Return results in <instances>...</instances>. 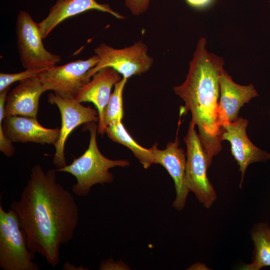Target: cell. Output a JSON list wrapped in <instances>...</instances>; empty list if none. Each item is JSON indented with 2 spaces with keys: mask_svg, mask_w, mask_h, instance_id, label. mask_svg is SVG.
<instances>
[{
  "mask_svg": "<svg viewBox=\"0 0 270 270\" xmlns=\"http://www.w3.org/2000/svg\"><path fill=\"white\" fill-rule=\"evenodd\" d=\"M56 172L55 169L45 172L40 165H35L20 199L10 204L28 250L42 255L53 267L60 262L61 245L72 240L78 222L75 199L56 182Z\"/></svg>",
  "mask_w": 270,
  "mask_h": 270,
  "instance_id": "cell-1",
  "label": "cell"
},
{
  "mask_svg": "<svg viewBox=\"0 0 270 270\" xmlns=\"http://www.w3.org/2000/svg\"><path fill=\"white\" fill-rule=\"evenodd\" d=\"M205 38L199 40L190 62L184 82L174 87V93L184 102V112L190 111L198 130L208 168L222 149V128L218 120L220 76L224 61L206 48Z\"/></svg>",
  "mask_w": 270,
  "mask_h": 270,
  "instance_id": "cell-2",
  "label": "cell"
},
{
  "mask_svg": "<svg viewBox=\"0 0 270 270\" xmlns=\"http://www.w3.org/2000/svg\"><path fill=\"white\" fill-rule=\"evenodd\" d=\"M84 128L90 133L88 148L70 164L56 169V172H68L76 178V182L72 186V190L79 196H86L94 185L112 182L114 176L108 171L110 168L130 164L128 160H110L100 152L96 142L98 127L95 122L86 123Z\"/></svg>",
  "mask_w": 270,
  "mask_h": 270,
  "instance_id": "cell-3",
  "label": "cell"
},
{
  "mask_svg": "<svg viewBox=\"0 0 270 270\" xmlns=\"http://www.w3.org/2000/svg\"><path fill=\"white\" fill-rule=\"evenodd\" d=\"M19 218L11 208L6 212L0 204V268L4 270H38L32 261Z\"/></svg>",
  "mask_w": 270,
  "mask_h": 270,
  "instance_id": "cell-4",
  "label": "cell"
},
{
  "mask_svg": "<svg viewBox=\"0 0 270 270\" xmlns=\"http://www.w3.org/2000/svg\"><path fill=\"white\" fill-rule=\"evenodd\" d=\"M94 52L99 59L97 64L88 72L89 80L105 67L114 68L128 79L147 72L154 62L153 58L148 54L147 46L142 40L123 48H114L102 42L94 49Z\"/></svg>",
  "mask_w": 270,
  "mask_h": 270,
  "instance_id": "cell-5",
  "label": "cell"
},
{
  "mask_svg": "<svg viewBox=\"0 0 270 270\" xmlns=\"http://www.w3.org/2000/svg\"><path fill=\"white\" fill-rule=\"evenodd\" d=\"M195 124L190 122L184 140L186 144V184L199 202L206 208H210L217 198L216 192L207 176L208 168L206 155Z\"/></svg>",
  "mask_w": 270,
  "mask_h": 270,
  "instance_id": "cell-6",
  "label": "cell"
},
{
  "mask_svg": "<svg viewBox=\"0 0 270 270\" xmlns=\"http://www.w3.org/2000/svg\"><path fill=\"white\" fill-rule=\"evenodd\" d=\"M16 32L20 60L26 70L42 72L60 60V56L44 48L38 23L24 10H20L18 14Z\"/></svg>",
  "mask_w": 270,
  "mask_h": 270,
  "instance_id": "cell-7",
  "label": "cell"
},
{
  "mask_svg": "<svg viewBox=\"0 0 270 270\" xmlns=\"http://www.w3.org/2000/svg\"><path fill=\"white\" fill-rule=\"evenodd\" d=\"M94 54L88 58L78 60L66 64L52 67L38 73L36 77L48 90L64 98H75L80 89L90 81L87 74L98 62Z\"/></svg>",
  "mask_w": 270,
  "mask_h": 270,
  "instance_id": "cell-8",
  "label": "cell"
},
{
  "mask_svg": "<svg viewBox=\"0 0 270 270\" xmlns=\"http://www.w3.org/2000/svg\"><path fill=\"white\" fill-rule=\"evenodd\" d=\"M48 102L56 104L61 114L62 125L58 138L54 144L56 152L53 164L60 168L66 164L64 146L68 136L78 126L90 122H98V114L90 106H82L75 98H64L56 93H50Z\"/></svg>",
  "mask_w": 270,
  "mask_h": 270,
  "instance_id": "cell-9",
  "label": "cell"
},
{
  "mask_svg": "<svg viewBox=\"0 0 270 270\" xmlns=\"http://www.w3.org/2000/svg\"><path fill=\"white\" fill-rule=\"evenodd\" d=\"M10 88L0 92V126L5 136L12 142H34L54 144L60 128H48L42 126L37 118L18 116L4 117V106Z\"/></svg>",
  "mask_w": 270,
  "mask_h": 270,
  "instance_id": "cell-10",
  "label": "cell"
},
{
  "mask_svg": "<svg viewBox=\"0 0 270 270\" xmlns=\"http://www.w3.org/2000/svg\"><path fill=\"white\" fill-rule=\"evenodd\" d=\"M248 122V120L240 117L222 126V140L230 142L232 154L237 162L242 174L240 188L249 164L258 162H266L270 160V154L256 146L248 138L246 132Z\"/></svg>",
  "mask_w": 270,
  "mask_h": 270,
  "instance_id": "cell-11",
  "label": "cell"
},
{
  "mask_svg": "<svg viewBox=\"0 0 270 270\" xmlns=\"http://www.w3.org/2000/svg\"><path fill=\"white\" fill-rule=\"evenodd\" d=\"M179 145L176 136L175 140L168 142L164 150L158 149L157 143L150 148L154 155V164L164 166L172 178L176 190L172 206L176 210H181L185 206L190 191L186 184V154Z\"/></svg>",
  "mask_w": 270,
  "mask_h": 270,
  "instance_id": "cell-12",
  "label": "cell"
},
{
  "mask_svg": "<svg viewBox=\"0 0 270 270\" xmlns=\"http://www.w3.org/2000/svg\"><path fill=\"white\" fill-rule=\"evenodd\" d=\"M120 74L111 67L100 69L80 89L75 98L80 103L90 102L95 106L99 118L98 132L102 135L106 128L103 120L104 109L110 97L112 86L122 79Z\"/></svg>",
  "mask_w": 270,
  "mask_h": 270,
  "instance_id": "cell-13",
  "label": "cell"
},
{
  "mask_svg": "<svg viewBox=\"0 0 270 270\" xmlns=\"http://www.w3.org/2000/svg\"><path fill=\"white\" fill-rule=\"evenodd\" d=\"M220 98L218 102V120L220 126L238 118L239 111L258 94L252 84H238L224 70L219 78Z\"/></svg>",
  "mask_w": 270,
  "mask_h": 270,
  "instance_id": "cell-14",
  "label": "cell"
},
{
  "mask_svg": "<svg viewBox=\"0 0 270 270\" xmlns=\"http://www.w3.org/2000/svg\"><path fill=\"white\" fill-rule=\"evenodd\" d=\"M47 90L46 86L36 76L20 81L18 84L7 94L4 117L18 116L37 118L40 98Z\"/></svg>",
  "mask_w": 270,
  "mask_h": 270,
  "instance_id": "cell-15",
  "label": "cell"
},
{
  "mask_svg": "<svg viewBox=\"0 0 270 270\" xmlns=\"http://www.w3.org/2000/svg\"><path fill=\"white\" fill-rule=\"evenodd\" d=\"M90 10L107 12L119 20L125 18L114 11L109 4H99L96 0H57L50 8L47 16L38 23L42 38H46L64 20Z\"/></svg>",
  "mask_w": 270,
  "mask_h": 270,
  "instance_id": "cell-16",
  "label": "cell"
},
{
  "mask_svg": "<svg viewBox=\"0 0 270 270\" xmlns=\"http://www.w3.org/2000/svg\"><path fill=\"white\" fill-rule=\"evenodd\" d=\"M254 245L252 262L243 264L242 270H260L270 266V227L265 222L255 224L250 232Z\"/></svg>",
  "mask_w": 270,
  "mask_h": 270,
  "instance_id": "cell-17",
  "label": "cell"
},
{
  "mask_svg": "<svg viewBox=\"0 0 270 270\" xmlns=\"http://www.w3.org/2000/svg\"><path fill=\"white\" fill-rule=\"evenodd\" d=\"M106 133L111 140L132 150L144 168H148L154 164V155L150 148H146L138 144L125 129L122 121L108 126Z\"/></svg>",
  "mask_w": 270,
  "mask_h": 270,
  "instance_id": "cell-18",
  "label": "cell"
},
{
  "mask_svg": "<svg viewBox=\"0 0 270 270\" xmlns=\"http://www.w3.org/2000/svg\"><path fill=\"white\" fill-rule=\"evenodd\" d=\"M127 80L128 78L123 77L114 86V90L104 111L103 120L106 128L112 123L122 121L123 119L122 94Z\"/></svg>",
  "mask_w": 270,
  "mask_h": 270,
  "instance_id": "cell-19",
  "label": "cell"
},
{
  "mask_svg": "<svg viewBox=\"0 0 270 270\" xmlns=\"http://www.w3.org/2000/svg\"><path fill=\"white\" fill-rule=\"evenodd\" d=\"M40 72H41L36 70H26L15 74L1 72L0 73V92L10 87V86L14 82H20L32 77H36Z\"/></svg>",
  "mask_w": 270,
  "mask_h": 270,
  "instance_id": "cell-20",
  "label": "cell"
},
{
  "mask_svg": "<svg viewBox=\"0 0 270 270\" xmlns=\"http://www.w3.org/2000/svg\"><path fill=\"white\" fill-rule=\"evenodd\" d=\"M150 0H125V6L134 16H140L148 9Z\"/></svg>",
  "mask_w": 270,
  "mask_h": 270,
  "instance_id": "cell-21",
  "label": "cell"
},
{
  "mask_svg": "<svg viewBox=\"0 0 270 270\" xmlns=\"http://www.w3.org/2000/svg\"><path fill=\"white\" fill-rule=\"evenodd\" d=\"M187 2L194 7H202L208 4L212 0H186Z\"/></svg>",
  "mask_w": 270,
  "mask_h": 270,
  "instance_id": "cell-22",
  "label": "cell"
},
{
  "mask_svg": "<svg viewBox=\"0 0 270 270\" xmlns=\"http://www.w3.org/2000/svg\"><path fill=\"white\" fill-rule=\"evenodd\" d=\"M82 267V266H80V268H77L74 266V264H70L68 262H66L64 264L62 267V268L64 270H81L80 268H80Z\"/></svg>",
  "mask_w": 270,
  "mask_h": 270,
  "instance_id": "cell-23",
  "label": "cell"
},
{
  "mask_svg": "<svg viewBox=\"0 0 270 270\" xmlns=\"http://www.w3.org/2000/svg\"><path fill=\"white\" fill-rule=\"evenodd\" d=\"M190 268H191L190 269H192V270H194V269L201 270L200 268H202V270H206L204 268L208 269L207 268H208L204 264H200V263L193 264L192 266H191Z\"/></svg>",
  "mask_w": 270,
  "mask_h": 270,
  "instance_id": "cell-24",
  "label": "cell"
},
{
  "mask_svg": "<svg viewBox=\"0 0 270 270\" xmlns=\"http://www.w3.org/2000/svg\"></svg>",
  "mask_w": 270,
  "mask_h": 270,
  "instance_id": "cell-25",
  "label": "cell"
}]
</instances>
